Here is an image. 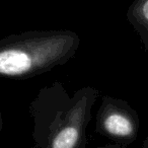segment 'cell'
Returning <instances> with one entry per match:
<instances>
[{
  "instance_id": "obj_1",
  "label": "cell",
  "mask_w": 148,
  "mask_h": 148,
  "mask_svg": "<svg viewBox=\"0 0 148 148\" xmlns=\"http://www.w3.org/2000/svg\"><path fill=\"white\" fill-rule=\"evenodd\" d=\"M99 97V89L91 86L70 95L58 80L42 87L29 107L34 121L32 148H86L87 126Z\"/></svg>"
},
{
  "instance_id": "obj_2",
  "label": "cell",
  "mask_w": 148,
  "mask_h": 148,
  "mask_svg": "<svg viewBox=\"0 0 148 148\" xmlns=\"http://www.w3.org/2000/svg\"><path fill=\"white\" fill-rule=\"evenodd\" d=\"M80 38L69 29L29 31L0 40V75L29 79L74 58Z\"/></svg>"
},
{
  "instance_id": "obj_3",
  "label": "cell",
  "mask_w": 148,
  "mask_h": 148,
  "mask_svg": "<svg viewBox=\"0 0 148 148\" xmlns=\"http://www.w3.org/2000/svg\"><path fill=\"white\" fill-rule=\"evenodd\" d=\"M140 120L138 113L122 99L105 95L97 114L95 131L123 148L138 137Z\"/></svg>"
},
{
  "instance_id": "obj_4",
  "label": "cell",
  "mask_w": 148,
  "mask_h": 148,
  "mask_svg": "<svg viewBox=\"0 0 148 148\" xmlns=\"http://www.w3.org/2000/svg\"><path fill=\"white\" fill-rule=\"evenodd\" d=\"M127 19L148 51V0H135L127 10Z\"/></svg>"
},
{
  "instance_id": "obj_5",
  "label": "cell",
  "mask_w": 148,
  "mask_h": 148,
  "mask_svg": "<svg viewBox=\"0 0 148 148\" xmlns=\"http://www.w3.org/2000/svg\"><path fill=\"white\" fill-rule=\"evenodd\" d=\"M95 148H123L120 145H117V144H109V145H105V146H99V147Z\"/></svg>"
},
{
  "instance_id": "obj_6",
  "label": "cell",
  "mask_w": 148,
  "mask_h": 148,
  "mask_svg": "<svg viewBox=\"0 0 148 148\" xmlns=\"http://www.w3.org/2000/svg\"><path fill=\"white\" fill-rule=\"evenodd\" d=\"M142 148H148V137H146V139H144L143 144H142Z\"/></svg>"
}]
</instances>
